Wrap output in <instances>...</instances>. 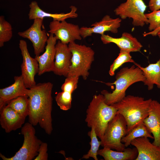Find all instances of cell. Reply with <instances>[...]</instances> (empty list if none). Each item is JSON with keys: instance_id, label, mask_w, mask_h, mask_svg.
<instances>
[{"instance_id": "1", "label": "cell", "mask_w": 160, "mask_h": 160, "mask_svg": "<svg viewBox=\"0 0 160 160\" xmlns=\"http://www.w3.org/2000/svg\"><path fill=\"white\" fill-rule=\"evenodd\" d=\"M53 84L50 82L39 83L29 89V122L33 126L39 124L46 133L53 130L52 112Z\"/></svg>"}, {"instance_id": "2", "label": "cell", "mask_w": 160, "mask_h": 160, "mask_svg": "<svg viewBox=\"0 0 160 160\" xmlns=\"http://www.w3.org/2000/svg\"><path fill=\"white\" fill-rule=\"evenodd\" d=\"M151 99L129 95L119 102L111 105L121 114L127 122L128 133L143 123L149 113Z\"/></svg>"}, {"instance_id": "3", "label": "cell", "mask_w": 160, "mask_h": 160, "mask_svg": "<svg viewBox=\"0 0 160 160\" xmlns=\"http://www.w3.org/2000/svg\"><path fill=\"white\" fill-rule=\"evenodd\" d=\"M117 113L116 108L105 103L103 95H95L87 109L85 121L101 140L108 123Z\"/></svg>"}, {"instance_id": "4", "label": "cell", "mask_w": 160, "mask_h": 160, "mask_svg": "<svg viewBox=\"0 0 160 160\" xmlns=\"http://www.w3.org/2000/svg\"><path fill=\"white\" fill-rule=\"evenodd\" d=\"M145 77L142 70L138 66L133 65L130 67H124L116 74V80L107 85L115 84V88L112 92L105 90H102L105 101L108 105H111L117 103L126 96L127 89L133 84L139 81L144 82Z\"/></svg>"}, {"instance_id": "5", "label": "cell", "mask_w": 160, "mask_h": 160, "mask_svg": "<svg viewBox=\"0 0 160 160\" xmlns=\"http://www.w3.org/2000/svg\"><path fill=\"white\" fill-rule=\"evenodd\" d=\"M72 54L71 64L67 76H81L84 80L88 78L89 70L94 60L95 52L90 47L79 44L75 41L68 44Z\"/></svg>"}, {"instance_id": "6", "label": "cell", "mask_w": 160, "mask_h": 160, "mask_svg": "<svg viewBox=\"0 0 160 160\" xmlns=\"http://www.w3.org/2000/svg\"><path fill=\"white\" fill-rule=\"evenodd\" d=\"M127 133L125 119L121 114L117 113L107 125L101 140V145L118 151H123L126 147L121 140Z\"/></svg>"}, {"instance_id": "7", "label": "cell", "mask_w": 160, "mask_h": 160, "mask_svg": "<svg viewBox=\"0 0 160 160\" xmlns=\"http://www.w3.org/2000/svg\"><path fill=\"white\" fill-rule=\"evenodd\" d=\"M21 133L24 141L21 148L15 155L7 157L0 153L3 160H32L38 155L40 145L42 142L36 135V130L30 123L27 122L21 127Z\"/></svg>"}, {"instance_id": "8", "label": "cell", "mask_w": 160, "mask_h": 160, "mask_svg": "<svg viewBox=\"0 0 160 160\" xmlns=\"http://www.w3.org/2000/svg\"><path fill=\"white\" fill-rule=\"evenodd\" d=\"M147 7L143 0H127L118 6L114 12L121 19L132 18L133 25L143 27L148 24L145 15Z\"/></svg>"}, {"instance_id": "9", "label": "cell", "mask_w": 160, "mask_h": 160, "mask_svg": "<svg viewBox=\"0 0 160 160\" xmlns=\"http://www.w3.org/2000/svg\"><path fill=\"white\" fill-rule=\"evenodd\" d=\"M19 45L23 57L21 75L26 87L30 89L36 84L35 76L39 71V63L35 58L30 55L25 41L20 40Z\"/></svg>"}, {"instance_id": "10", "label": "cell", "mask_w": 160, "mask_h": 160, "mask_svg": "<svg viewBox=\"0 0 160 160\" xmlns=\"http://www.w3.org/2000/svg\"><path fill=\"white\" fill-rule=\"evenodd\" d=\"M33 20L30 27L24 31L18 32V34L31 41L35 56H38L44 51L48 37L46 31L42 29L43 19L36 18Z\"/></svg>"}, {"instance_id": "11", "label": "cell", "mask_w": 160, "mask_h": 160, "mask_svg": "<svg viewBox=\"0 0 160 160\" xmlns=\"http://www.w3.org/2000/svg\"><path fill=\"white\" fill-rule=\"evenodd\" d=\"M49 27L48 32L53 34L63 43L68 44L82 39L78 25L68 23L65 20L60 21L53 20L50 23Z\"/></svg>"}, {"instance_id": "12", "label": "cell", "mask_w": 160, "mask_h": 160, "mask_svg": "<svg viewBox=\"0 0 160 160\" xmlns=\"http://www.w3.org/2000/svg\"><path fill=\"white\" fill-rule=\"evenodd\" d=\"M121 21V19L119 18L113 19L110 15H106L100 21L92 24L91 27L83 26L80 28L81 36L82 38H85L92 36L94 33L102 35L106 31L117 33L118 29L120 26Z\"/></svg>"}, {"instance_id": "13", "label": "cell", "mask_w": 160, "mask_h": 160, "mask_svg": "<svg viewBox=\"0 0 160 160\" xmlns=\"http://www.w3.org/2000/svg\"><path fill=\"white\" fill-rule=\"evenodd\" d=\"M72 57L68 44L59 40L55 46L54 73L57 75L67 77L71 64Z\"/></svg>"}, {"instance_id": "14", "label": "cell", "mask_w": 160, "mask_h": 160, "mask_svg": "<svg viewBox=\"0 0 160 160\" xmlns=\"http://www.w3.org/2000/svg\"><path fill=\"white\" fill-rule=\"evenodd\" d=\"M57 39L52 34L50 33L45 47L44 53L35 58L39 65L38 75L41 76L46 72H53L54 66L55 46Z\"/></svg>"}, {"instance_id": "15", "label": "cell", "mask_w": 160, "mask_h": 160, "mask_svg": "<svg viewBox=\"0 0 160 160\" xmlns=\"http://www.w3.org/2000/svg\"><path fill=\"white\" fill-rule=\"evenodd\" d=\"M130 144L138 151V156L135 160H160V146L151 143L148 138L135 139Z\"/></svg>"}, {"instance_id": "16", "label": "cell", "mask_w": 160, "mask_h": 160, "mask_svg": "<svg viewBox=\"0 0 160 160\" xmlns=\"http://www.w3.org/2000/svg\"><path fill=\"white\" fill-rule=\"evenodd\" d=\"M25 118L6 105L0 108V124L6 133L21 128Z\"/></svg>"}, {"instance_id": "17", "label": "cell", "mask_w": 160, "mask_h": 160, "mask_svg": "<svg viewBox=\"0 0 160 160\" xmlns=\"http://www.w3.org/2000/svg\"><path fill=\"white\" fill-rule=\"evenodd\" d=\"M10 85L0 89V108L12 100L20 96L28 97L29 89L25 84L21 75L15 76Z\"/></svg>"}, {"instance_id": "18", "label": "cell", "mask_w": 160, "mask_h": 160, "mask_svg": "<svg viewBox=\"0 0 160 160\" xmlns=\"http://www.w3.org/2000/svg\"><path fill=\"white\" fill-rule=\"evenodd\" d=\"M101 40L104 44L113 43L116 44L120 50L131 52L140 51L143 46L137 39L131 34L124 32L121 37L114 38L108 35H101Z\"/></svg>"}, {"instance_id": "19", "label": "cell", "mask_w": 160, "mask_h": 160, "mask_svg": "<svg viewBox=\"0 0 160 160\" xmlns=\"http://www.w3.org/2000/svg\"><path fill=\"white\" fill-rule=\"evenodd\" d=\"M143 122L153 135L152 143L160 146V103L158 101L152 100L149 115Z\"/></svg>"}, {"instance_id": "20", "label": "cell", "mask_w": 160, "mask_h": 160, "mask_svg": "<svg viewBox=\"0 0 160 160\" xmlns=\"http://www.w3.org/2000/svg\"><path fill=\"white\" fill-rule=\"evenodd\" d=\"M29 6L30 10L28 16L30 20H34L36 18L44 19L45 17H49L52 18L53 20L60 21L68 18H76L78 17V15L76 13L77 9L73 6L71 7V11L66 13H51L46 12L40 8L35 1H32Z\"/></svg>"}, {"instance_id": "21", "label": "cell", "mask_w": 160, "mask_h": 160, "mask_svg": "<svg viewBox=\"0 0 160 160\" xmlns=\"http://www.w3.org/2000/svg\"><path fill=\"white\" fill-rule=\"evenodd\" d=\"M97 154L103 157L105 160H135L137 156L138 152L135 147L132 148H126L123 151H114L103 147L99 150Z\"/></svg>"}, {"instance_id": "22", "label": "cell", "mask_w": 160, "mask_h": 160, "mask_svg": "<svg viewBox=\"0 0 160 160\" xmlns=\"http://www.w3.org/2000/svg\"><path fill=\"white\" fill-rule=\"evenodd\" d=\"M134 64L143 71L145 78L143 82L148 90H152L154 84L160 89V59L156 63L150 64L145 68L135 63Z\"/></svg>"}, {"instance_id": "23", "label": "cell", "mask_w": 160, "mask_h": 160, "mask_svg": "<svg viewBox=\"0 0 160 160\" xmlns=\"http://www.w3.org/2000/svg\"><path fill=\"white\" fill-rule=\"evenodd\" d=\"M142 137L154 139L151 132L143 122L129 131L122 138L121 142L127 147L131 145V142L133 140Z\"/></svg>"}, {"instance_id": "24", "label": "cell", "mask_w": 160, "mask_h": 160, "mask_svg": "<svg viewBox=\"0 0 160 160\" xmlns=\"http://www.w3.org/2000/svg\"><path fill=\"white\" fill-rule=\"evenodd\" d=\"M6 105L24 117L28 115L29 100L27 96H19L10 100Z\"/></svg>"}, {"instance_id": "25", "label": "cell", "mask_w": 160, "mask_h": 160, "mask_svg": "<svg viewBox=\"0 0 160 160\" xmlns=\"http://www.w3.org/2000/svg\"><path fill=\"white\" fill-rule=\"evenodd\" d=\"M88 135L91 139V141L89 143L91 146L87 154L83 155L81 159H88L92 157L95 160H98L97 156V152L100 146L101 145V140H98V137L93 128H91V131L88 133Z\"/></svg>"}, {"instance_id": "26", "label": "cell", "mask_w": 160, "mask_h": 160, "mask_svg": "<svg viewBox=\"0 0 160 160\" xmlns=\"http://www.w3.org/2000/svg\"><path fill=\"white\" fill-rule=\"evenodd\" d=\"M130 52L120 49L119 55L111 65L109 73L111 76L114 75L115 71L120 66L127 62L135 63L132 58Z\"/></svg>"}, {"instance_id": "27", "label": "cell", "mask_w": 160, "mask_h": 160, "mask_svg": "<svg viewBox=\"0 0 160 160\" xmlns=\"http://www.w3.org/2000/svg\"><path fill=\"white\" fill-rule=\"evenodd\" d=\"M11 24L6 20L3 15L0 16V47L4 46L5 43L9 41L12 36Z\"/></svg>"}, {"instance_id": "28", "label": "cell", "mask_w": 160, "mask_h": 160, "mask_svg": "<svg viewBox=\"0 0 160 160\" xmlns=\"http://www.w3.org/2000/svg\"><path fill=\"white\" fill-rule=\"evenodd\" d=\"M55 98L57 105L60 109L66 111L71 108L72 100L71 93L62 91L57 94Z\"/></svg>"}, {"instance_id": "29", "label": "cell", "mask_w": 160, "mask_h": 160, "mask_svg": "<svg viewBox=\"0 0 160 160\" xmlns=\"http://www.w3.org/2000/svg\"><path fill=\"white\" fill-rule=\"evenodd\" d=\"M145 15L148 20L150 31L155 30L160 26V10L145 14Z\"/></svg>"}, {"instance_id": "30", "label": "cell", "mask_w": 160, "mask_h": 160, "mask_svg": "<svg viewBox=\"0 0 160 160\" xmlns=\"http://www.w3.org/2000/svg\"><path fill=\"white\" fill-rule=\"evenodd\" d=\"M66 78L61 86V89L62 91L68 92L72 94L77 87L79 77L73 76Z\"/></svg>"}, {"instance_id": "31", "label": "cell", "mask_w": 160, "mask_h": 160, "mask_svg": "<svg viewBox=\"0 0 160 160\" xmlns=\"http://www.w3.org/2000/svg\"><path fill=\"white\" fill-rule=\"evenodd\" d=\"M47 144L45 142H42L38 151V155L34 159V160H47L48 159Z\"/></svg>"}, {"instance_id": "32", "label": "cell", "mask_w": 160, "mask_h": 160, "mask_svg": "<svg viewBox=\"0 0 160 160\" xmlns=\"http://www.w3.org/2000/svg\"><path fill=\"white\" fill-rule=\"evenodd\" d=\"M148 7L152 12L160 10V0H150Z\"/></svg>"}, {"instance_id": "33", "label": "cell", "mask_w": 160, "mask_h": 160, "mask_svg": "<svg viewBox=\"0 0 160 160\" xmlns=\"http://www.w3.org/2000/svg\"><path fill=\"white\" fill-rule=\"evenodd\" d=\"M160 31V26L157 29L153 31L148 32L147 33H145L143 34L144 36H146L148 35H151L153 36H155L157 35V34L159 31Z\"/></svg>"}, {"instance_id": "34", "label": "cell", "mask_w": 160, "mask_h": 160, "mask_svg": "<svg viewBox=\"0 0 160 160\" xmlns=\"http://www.w3.org/2000/svg\"><path fill=\"white\" fill-rule=\"evenodd\" d=\"M157 35L159 36V37L160 39V31H159V32L157 34Z\"/></svg>"}]
</instances>
